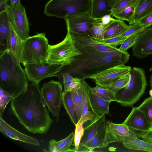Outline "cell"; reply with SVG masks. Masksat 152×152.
Returning a JSON list of instances; mask_svg holds the SVG:
<instances>
[{"instance_id": "obj_12", "label": "cell", "mask_w": 152, "mask_h": 152, "mask_svg": "<svg viewBox=\"0 0 152 152\" xmlns=\"http://www.w3.org/2000/svg\"><path fill=\"white\" fill-rule=\"evenodd\" d=\"M64 19L67 31L70 33L89 36L90 35V31L93 24L98 22L100 19L93 18L88 12L68 17Z\"/></svg>"}, {"instance_id": "obj_14", "label": "cell", "mask_w": 152, "mask_h": 152, "mask_svg": "<svg viewBox=\"0 0 152 152\" xmlns=\"http://www.w3.org/2000/svg\"><path fill=\"white\" fill-rule=\"evenodd\" d=\"M118 142L117 139L108 130L106 121L95 135L77 152H92L96 148H105L109 144Z\"/></svg>"}, {"instance_id": "obj_22", "label": "cell", "mask_w": 152, "mask_h": 152, "mask_svg": "<svg viewBox=\"0 0 152 152\" xmlns=\"http://www.w3.org/2000/svg\"><path fill=\"white\" fill-rule=\"evenodd\" d=\"M10 20L5 10L0 13V54L7 49L10 31Z\"/></svg>"}, {"instance_id": "obj_17", "label": "cell", "mask_w": 152, "mask_h": 152, "mask_svg": "<svg viewBox=\"0 0 152 152\" xmlns=\"http://www.w3.org/2000/svg\"><path fill=\"white\" fill-rule=\"evenodd\" d=\"M73 40L84 45L91 47L98 50L103 52H111L119 50L116 47H113L106 45L94 39L90 36L82 34L70 33Z\"/></svg>"}, {"instance_id": "obj_25", "label": "cell", "mask_w": 152, "mask_h": 152, "mask_svg": "<svg viewBox=\"0 0 152 152\" xmlns=\"http://www.w3.org/2000/svg\"><path fill=\"white\" fill-rule=\"evenodd\" d=\"M74 133H71L67 137L59 141L52 139L48 142V151L50 152H71L70 147L74 140Z\"/></svg>"}, {"instance_id": "obj_18", "label": "cell", "mask_w": 152, "mask_h": 152, "mask_svg": "<svg viewBox=\"0 0 152 152\" xmlns=\"http://www.w3.org/2000/svg\"><path fill=\"white\" fill-rule=\"evenodd\" d=\"M23 41L14 30L10 21V31L8 38L7 49L21 63Z\"/></svg>"}, {"instance_id": "obj_3", "label": "cell", "mask_w": 152, "mask_h": 152, "mask_svg": "<svg viewBox=\"0 0 152 152\" xmlns=\"http://www.w3.org/2000/svg\"><path fill=\"white\" fill-rule=\"evenodd\" d=\"M20 63L9 50L0 54V88L16 96L27 88L28 83Z\"/></svg>"}, {"instance_id": "obj_33", "label": "cell", "mask_w": 152, "mask_h": 152, "mask_svg": "<svg viewBox=\"0 0 152 152\" xmlns=\"http://www.w3.org/2000/svg\"><path fill=\"white\" fill-rule=\"evenodd\" d=\"M137 107L143 113L152 129V96L145 99Z\"/></svg>"}, {"instance_id": "obj_31", "label": "cell", "mask_w": 152, "mask_h": 152, "mask_svg": "<svg viewBox=\"0 0 152 152\" xmlns=\"http://www.w3.org/2000/svg\"><path fill=\"white\" fill-rule=\"evenodd\" d=\"M70 91L76 109L79 121L82 115L83 85L81 80L80 84L78 86L72 89Z\"/></svg>"}, {"instance_id": "obj_5", "label": "cell", "mask_w": 152, "mask_h": 152, "mask_svg": "<svg viewBox=\"0 0 152 152\" xmlns=\"http://www.w3.org/2000/svg\"><path fill=\"white\" fill-rule=\"evenodd\" d=\"M49 45L44 33L29 36L23 41L21 63L44 64L47 63Z\"/></svg>"}, {"instance_id": "obj_37", "label": "cell", "mask_w": 152, "mask_h": 152, "mask_svg": "<svg viewBox=\"0 0 152 152\" xmlns=\"http://www.w3.org/2000/svg\"><path fill=\"white\" fill-rule=\"evenodd\" d=\"M75 126L74 140V144L75 147L74 148H71V152H77L81 140L84 133V128L83 126V124H77L75 125Z\"/></svg>"}, {"instance_id": "obj_41", "label": "cell", "mask_w": 152, "mask_h": 152, "mask_svg": "<svg viewBox=\"0 0 152 152\" xmlns=\"http://www.w3.org/2000/svg\"><path fill=\"white\" fill-rule=\"evenodd\" d=\"M137 0H122L117 4L111 10L110 15L113 16L116 13L121 11L127 7L134 5Z\"/></svg>"}, {"instance_id": "obj_20", "label": "cell", "mask_w": 152, "mask_h": 152, "mask_svg": "<svg viewBox=\"0 0 152 152\" xmlns=\"http://www.w3.org/2000/svg\"><path fill=\"white\" fill-rule=\"evenodd\" d=\"M89 87V86L87 90L86 94L91 111L97 117L102 114H109L110 102L94 96L90 92Z\"/></svg>"}, {"instance_id": "obj_46", "label": "cell", "mask_w": 152, "mask_h": 152, "mask_svg": "<svg viewBox=\"0 0 152 152\" xmlns=\"http://www.w3.org/2000/svg\"><path fill=\"white\" fill-rule=\"evenodd\" d=\"M122 0H109V6L111 9Z\"/></svg>"}, {"instance_id": "obj_43", "label": "cell", "mask_w": 152, "mask_h": 152, "mask_svg": "<svg viewBox=\"0 0 152 152\" xmlns=\"http://www.w3.org/2000/svg\"><path fill=\"white\" fill-rule=\"evenodd\" d=\"M138 22L147 28L152 26V13L141 19Z\"/></svg>"}, {"instance_id": "obj_39", "label": "cell", "mask_w": 152, "mask_h": 152, "mask_svg": "<svg viewBox=\"0 0 152 152\" xmlns=\"http://www.w3.org/2000/svg\"><path fill=\"white\" fill-rule=\"evenodd\" d=\"M127 37L119 35L109 38L104 39L99 42L108 46L116 47L121 44Z\"/></svg>"}, {"instance_id": "obj_21", "label": "cell", "mask_w": 152, "mask_h": 152, "mask_svg": "<svg viewBox=\"0 0 152 152\" xmlns=\"http://www.w3.org/2000/svg\"><path fill=\"white\" fill-rule=\"evenodd\" d=\"M130 131L129 135L122 141L123 146L129 150L152 152V144L141 140Z\"/></svg>"}, {"instance_id": "obj_11", "label": "cell", "mask_w": 152, "mask_h": 152, "mask_svg": "<svg viewBox=\"0 0 152 152\" xmlns=\"http://www.w3.org/2000/svg\"><path fill=\"white\" fill-rule=\"evenodd\" d=\"M139 138L152 129L143 113L138 107H133L131 112L123 123Z\"/></svg>"}, {"instance_id": "obj_36", "label": "cell", "mask_w": 152, "mask_h": 152, "mask_svg": "<svg viewBox=\"0 0 152 152\" xmlns=\"http://www.w3.org/2000/svg\"><path fill=\"white\" fill-rule=\"evenodd\" d=\"M0 117H2L7 105L14 96L0 88Z\"/></svg>"}, {"instance_id": "obj_1", "label": "cell", "mask_w": 152, "mask_h": 152, "mask_svg": "<svg viewBox=\"0 0 152 152\" xmlns=\"http://www.w3.org/2000/svg\"><path fill=\"white\" fill-rule=\"evenodd\" d=\"M8 112L30 132L45 134L53 120L42 97L39 84H28L26 89L11 100Z\"/></svg>"}, {"instance_id": "obj_7", "label": "cell", "mask_w": 152, "mask_h": 152, "mask_svg": "<svg viewBox=\"0 0 152 152\" xmlns=\"http://www.w3.org/2000/svg\"><path fill=\"white\" fill-rule=\"evenodd\" d=\"M81 54L75 46L70 32L67 31L66 37L62 41L56 45H49L47 63L63 66L68 65Z\"/></svg>"}, {"instance_id": "obj_38", "label": "cell", "mask_w": 152, "mask_h": 152, "mask_svg": "<svg viewBox=\"0 0 152 152\" xmlns=\"http://www.w3.org/2000/svg\"><path fill=\"white\" fill-rule=\"evenodd\" d=\"M147 28L139 22H136L131 25L129 28L121 35L128 37L132 34H139Z\"/></svg>"}, {"instance_id": "obj_16", "label": "cell", "mask_w": 152, "mask_h": 152, "mask_svg": "<svg viewBox=\"0 0 152 152\" xmlns=\"http://www.w3.org/2000/svg\"><path fill=\"white\" fill-rule=\"evenodd\" d=\"M0 132L5 136L14 140L35 146L40 145L37 139L15 129L6 123L1 117H0Z\"/></svg>"}, {"instance_id": "obj_10", "label": "cell", "mask_w": 152, "mask_h": 152, "mask_svg": "<svg viewBox=\"0 0 152 152\" xmlns=\"http://www.w3.org/2000/svg\"><path fill=\"white\" fill-rule=\"evenodd\" d=\"M28 79L32 83L39 84L42 80L55 77L62 66L60 64H26L23 65Z\"/></svg>"}, {"instance_id": "obj_4", "label": "cell", "mask_w": 152, "mask_h": 152, "mask_svg": "<svg viewBox=\"0 0 152 152\" xmlns=\"http://www.w3.org/2000/svg\"><path fill=\"white\" fill-rule=\"evenodd\" d=\"M129 72L130 77L128 83L115 93L116 102L125 107H132L136 103L145 93L148 85L143 69L134 67Z\"/></svg>"}, {"instance_id": "obj_44", "label": "cell", "mask_w": 152, "mask_h": 152, "mask_svg": "<svg viewBox=\"0 0 152 152\" xmlns=\"http://www.w3.org/2000/svg\"><path fill=\"white\" fill-rule=\"evenodd\" d=\"M110 14L106 15L101 18V22L104 24L111 23L116 19L111 17Z\"/></svg>"}, {"instance_id": "obj_24", "label": "cell", "mask_w": 152, "mask_h": 152, "mask_svg": "<svg viewBox=\"0 0 152 152\" xmlns=\"http://www.w3.org/2000/svg\"><path fill=\"white\" fill-rule=\"evenodd\" d=\"M111 11L109 0H91L89 13L93 18L100 19L106 15L110 14Z\"/></svg>"}, {"instance_id": "obj_23", "label": "cell", "mask_w": 152, "mask_h": 152, "mask_svg": "<svg viewBox=\"0 0 152 152\" xmlns=\"http://www.w3.org/2000/svg\"><path fill=\"white\" fill-rule=\"evenodd\" d=\"M81 80L83 85L82 115L77 123L79 124H83L84 123L88 121H93L97 117L91 111L89 105L86 91L89 85L85 80Z\"/></svg>"}, {"instance_id": "obj_51", "label": "cell", "mask_w": 152, "mask_h": 152, "mask_svg": "<svg viewBox=\"0 0 152 152\" xmlns=\"http://www.w3.org/2000/svg\"><path fill=\"white\" fill-rule=\"evenodd\" d=\"M149 92L150 95L151 96H152V89H151V90L149 91Z\"/></svg>"}, {"instance_id": "obj_50", "label": "cell", "mask_w": 152, "mask_h": 152, "mask_svg": "<svg viewBox=\"0 0 152 152\" xmlns=\"http://www.w3.org/2000/svg\"><path fill=\"white\" fill-rule=\"evenodd\" d=\"M11 4H14L20 2V0H10Z\"/></svg>"}, {"instance_id": "obj_27", "label": "cell", "mask_w": 152, "mask_h": 152, "mask_svg": "<svg viewBox=\"0 0 152 152\" xmlns=\"http://www.w3.org/2000/svg\"><path fill=\"white\" fill-rule=\"evenodd\" d=\"M124 21L116 19L109 25L104 36L106 39L120 35L130 27Z\"/></svg>"}, {"instance_id": "obj_2", "label": "cell", "mask_w": 152, "mask_h": 152, "mask_svg": "<svg viewBox=\"0 0 152 152\" xmlns=\"http://www.w3.org/2000/svg\"><path fill=\"white\" fill-rule=\"evenodd\" d=\"M75 45L81 54L76 56L70 64L62 66L55 77L62 83V76L67 73L73 77L85 80L113 66L125 64L130 55L120 50L111 52H103L90 46L83 45L73 40Z\"/></svg>"}, {"instance_id": "obj_35", "label": "cell", "mask_w": 152, "mask_h": 152, "mask_svg": "<svg viewBox=\"0 0 152 152\" xmlns=\"http://www.w3.org/2000/svg\"><path fill=\"white\" fill-rule=\"evenodd\" d=\"M135 11L134 5H129L114 15L116 19L126 20L129 23L131 20Z\"/></svg>"}, {"instance_id": "obj_19", "label": "cell", "mask_w": 152, "mask_h": 152, "mask_svg": "<svg viewBox=\"0 0 152 152\" xmlns=\"http://www.w3.org/2000/svg\"><path fill=\"white\" fill-rule=\"evenodd\" d=\"M106 121L105 114H102L94 121H89L84 128V133L78 148L83 146L93 137Z\"/></svg>"}, {"instance_id": "obj_8", "label": "cell", "mask_w": 152, "mask_h": 152, "mask_svg": "<svg viewBox=\"0 0 152 152\" xmlns=\"http://www.w3.org/2000/svg\"><path fill=\"white\" fill-rule=\"evenodd\" d=\"M40 91L45 105L56 117V121L58 122L63 102L62 84L58 81L51 80L42 85Z\"/></svg>"}, {"instance_id": "obj_26", "label": "cell", "mask_w": 152, "mask_h": 152, "mask_svg": "<svg viewBox=\"0 0 152 152\" xmlns=\"http://www.w3.org/2000/svg\"><path fill=\"white\" fill-rule=\"evenodd\" d=\"M107 129L117 139L118 142H122L126 137L129 135L130 130L125 124L114 123L109 120L107 121Z\"/></svg>"}, {"instance_id": "obj_52", "label": "cell", "mask_w": 152, "mask_h": 152, "mask_svg": "<svg viewBox=\"0 0 152 152\" xmlns=\"http://www.w3.org/2000/svg\"><path fill=\"white\" fill-rule=\"evenodd\" d=\"M6 0H8V1L9 0H0V2H2V1H6Z\"/></svg>"}, {"instance_id": "obj_45", "label": "cell", "mask_w": 152, "mask_h": 152, "mask_svg": "<svg viewBox=\"0 0 152 152\" xmlns=\"http://www.w3.org/2000/svg\"><path fill=\"white\" fill-rule=\"evenodd\" d=\"M141 138L142 140L152 144V129L145 134Z\"/></svg>"}, {"instance_id": "obj_49", "label": "cell", "mask_w": 152, "mask_h": 152, "mask_svg": "<svg viewBox=\"0 0 152 152\" xmlns=\"http://www.w3.org/2000/svg\"><path fill=\"white\" fill-rule=\"evenodd\" d=\"M150 70L151 71H152V67H151L150 68ZM149 82L150 86L151 87V88L152 89V72L150 76Z\"/></svg>"}, {"instance_id": "obj_48", "label": "cell", "mask_w": 152, "mask_h": 152, "mask_svg": "<svg viewBox=\"0 0 152 152\" xmlns=\"http://www.w3.org/2000/svg\"><path fill=\"white\" fill-rule=\"evenodd\" d=\"M145 0H137V1L135 3L134 6L135 9L137 7Z\"/></svg>"}, {"instance_id": "obj_34", "label": "cell", "mask_w": 152, "mask_h": 152, "mask_svg": "<svg viewBox=\"0 0 152 152\" xmlns=\"http://www.w3.org/2000/svg\"><path fill=\"white\" fill-rule=\"evenodd\" d=\"M130 77L129 71L119 77L107 88L115 93L116 91L125 87L129 82Z\"/></svg>"}, {"instance_id": "obj_30", "label": "cell", "mask_w": 152, "mask_h": 152, "mask_svg": "<svg viewBox=\"0 0 152 152\" xmlns=\"http://www.w3.org/2000/svg\"><path fill=\"white\" fill-rule=\"evenodd\" d=\"M89 91L94 96L105 101L116 102L115 93L107 88L96 85L94 87H89Z\"/></svg>"}, {"instance_id": "obj_40", "label": "cell", "mask_w": 152, "mask_h": 152, "mask_svg": "<svg viewBox=\"0 0 152 152\" xmlns=\"http://www.w3.org/2000/svg\"><path fill=\"white\" fill-rule=\"evenodd\" d=\"M138 34H135L128 37L121 44L119 49L123 52H127V50L135 44Z\"/></svg>"}, {"instance_id": "obj_28", "label": "cell", "mask_w": 152, "mask_h": 152, "mask_svg": "<svg viewBox=\"0 0 152 152\" xmlns=\"http://www.w3.org/2000/svg\"><path fill=\"white\" fill-rule=\"evenodd\" d=\"M152 13V0H145L135 9L129 25L138 21L143 17Z\"/></svg>"}, {"instance_id": "obj_47", "label": "cell", "mask_w": 152, "mask_h": 152, "mask_svg": "<svg viewBox=\"0 0 152 152\" xmlns=\"http://www.w3.org/2000/svg\"><path fill=\"white\" fill-rule=\"evenodd\" d=\"M8 0L5 1L0 2V13L5 10L8 5L7 2Z\"/></svg>"}, {"instance_id": "obj_13", "label": "cell", "mask_w": 152, "mask_h": 152, "mask_svg": "<svg viewBox=\"0 0 152 152\" xmlns=\"http://www.w3.org/2000/svg\"><path fill=\"white\" fill-rule=\"evenodd\" d=\"M130 66L121 64L106 69L91 76L96 85L107 88L121 76L129 72L131 69Z\"/></svg>"}, {"instance_id": "obj_9", "label": "cell", "mask_w": 152, "mask_h": 152, "mask_svg": "<svg viewBox=\"0 0 152 152\" xmlns=\"http://www.w3.org/2000/svg\"><path fill=\"white\" fill-rule=\"evenodd\" d=\"M5 10L15 32L24 41L29 36V25L25 7L20 2L8 5Z\"/></svg>"}, {"instance_id": "obj_6", "label": "cell", "mask_w": 152, "mask_h": 152, "mask_svg": "<svg viewBox=\"0 0 152 152\" xmlns=\"http://www.w3.org/2000/svg\"><path fill=\"white\" fill-rule=\"evenodd\" d=\"M91 0H50L46 4L44 14L64 19L89 12Z\"/></svg>"}, {"instance_id": "obj_15", "label": "cell", "mask_w": 152, "mask_h": 152, "mask_svg": "<svg viewBox=\"0 0 152 152\" xmlns=\"http://www.w3.org/2000/svg\"><path fill=\"white\" fill-rule=\"evenodd\" d=\"M132 48L133 56L140 59L152 54V27L147 28L139 34Z\"/></svg>"}, {"instance_id": "obj_32", "label": "cell", "mask_w": 152, "mask_h": 152, "mask_svg": "<svg viewBox=\"0 0 152 152\" xmlns=\"http://www.w3.org/2000/svg\"><path fill=\"white\" fill-rule=\"evenodd\" d=\"M111 23L104 24L101 22V18L100 19L98 22L93 24L90 31V36L97 41L104 39V35Z\"/></svg>"}, {"instance_id": "obj_42", "label": "cell", "mask_w": 152, "mask_h": 152, "mask_svg": "<svg viewBox=\"0 0 152 152\" xmlns=\"http://www.w3.org/2000/svg\"><path fill=\"white\" fill-rule=\"evenodd\" d=\"M77 78V77H73L67 73L63 75L62 76V83L64 86L63 94H65L69 91L70 86Z\"/></svg>"}, {"instance_id": "obj_29", "label": "cell", "mask_w": 152, "mask_h": 152, "mask_svg": "<svg viewBox=\"0 0 152 152\" xmlns=\"http://www.w3.org/2000/svg\"><path fill=\"white\" fill-rule=\"evenodd\" d=\"M62 103L71 121L75 125L78 123L79 119L76 109L70 91L63 94Z\"/></svg>"}]
</instances>
